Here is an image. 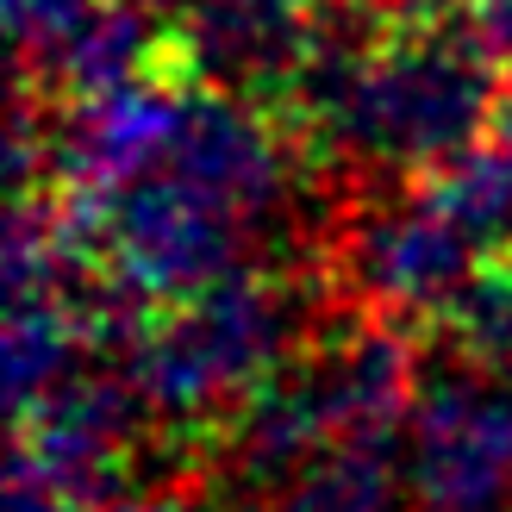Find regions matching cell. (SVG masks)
Wrapping results in <instances>:
<instances>
[{
	"label": "cell",
	"mask_w": 512,
	"mask_h": 512,
	"mask_svg": "<svg viewBox=\"0 0 512 512\" xmlns=\"http://www.w3.org/2000/svg\"><path fill=\"white\" fill-rule=\"evenodd\" d=\"M319 325L325 319L306 313L294 275L244 269L194 300L132 313L107 356L138 388L150 419L207 438L213 450V438L313 344Z\"/></svg>",
	"instance_id": "6da1fadb"
},
{
	"label": "cell",
	"mask_w": 512,
	"mask_h": 512,
	"mask_svg": "<svg viewBox=\"0 0 512 512\" xmlns=\"http://www.w3.org/2000/svg\"><path fill=\"white\" fill-rule=\"evenodd\" d=\"M494 256L456 219L431 182L363 188L331 225L325 269L338 275L344 300L388 325H438L456 294Z\"/></svg>",
	"instance_id": "7a4b0ae2"
},
{
	"label": "cell",
	"mask_w": 512,
	"mask_h": 512,
	"mask_svg": "<svg viewBox=\"0 0 512 512\" xmlns=\"http://www.w3.org/2000/svg\"><path fill=\"white\" fill-rule=\"evenodd\" d=\"M406 494L425 512H494L512 494V381L425 363L400 438Z\"/></svg>",
	"instance_id": "3957f363"
},
{
	"label": "cell",
	"mask_w": 512,
	"mask_h": 512,
	"mask_svg": "<svg viewBox=\"0 0 512 512\" xmlns=\"http://www.w3.org/2000/svg\"><path fill=\"white\" fill-rule=\"evenodd\" d=\"M319 0H188L169 19L175 75L200 94L281 113L313 63Z\"/></svg>",
	"instance_id": "277c9868"
},
{
	"label": "cell",
	"mask_w": 512,
	"mask_h": 512,
	"mask_svg": "<svg viewBox=\"0 0 512 512\" xmlns=\"http://www.w3.org/2000/svg\"><path fill=\"white\" fill-rule=\"evenodd\" d=\"M431 344L450 350V363L481 369L494 381H512V250L481 269L456 306L431 325Z\"/></svg>",
	"instance_id": "5b68a950"
},
{
	"label": "cell",
	"mask_w": 512,
	"mask_h": 512,
	"mask_svg": "<svg viewBox=\"0 0 512 512\" xmlns=\"http://www.w3.org/2000/svg\"><path fill=\"white\" fill-rule=\"evenodd\" d=\"M107 0H7V32L19 50V75L38 69L50 50H63Z\"/></svg>",
	"instance_id": "8992f818"
},
{
	"label": "cell",
	"mask_w": 512,
	"mask_h": 512,
	"mask_svg": "<svg viewBox=\"0 0 512 512\" xmlns=\"http://www.w3.org/2000/svg\"><path fill=\"white\" fill-rule=\"evenodd\" d=\"M456 19H463L469 44L500 69V82H512V0H469Z\"/></svg>",
	"instance_id": "52a82bcc"
},
{
	"label": "cell",
	"mask_w": 512,
	"mask_h": 512,
	"mask_svg": "<svg viewBox=\"0 0 512 512\" xmlns=\"http://www.w3.org/2000/svg\"><path fill=\"white\" fill-rule=\"evenodd\" d=\"M94 512H200V500L182 488H125L113 500H100Z\"/></svg>",
	"instance_id": "ba28073f"
},
{
	"label": "cell",
	"mask_w": 512,
	"mask_h": 512,
	"mask_svg": "<svg viewBox=\"0 0 512 512\" xmlns=\"http://www.w3.org/2000/svg\"><path fill=\"white\" fill-rule=\"evenodd\" d=\"M506 157H512V82H506V94H500V113H494V132H488Z\"/></svg>",
	"instance_id": "9c48e42d"
},
{
	"label": "cell",
	"mask_w": 512,
	"mask_h": 512,
	"mask_svg": "<svg viewBox=\"0 0 512 512\" xmlns=\"http://www.w3.org/2000/svg\"><path fill=\"white\" fill-rule=\"evenodd\" d=\"M144 7H150V13H163V19H175V13L188 7V0H144Z\"/></svg>",
	"instance_id": "30bf717a"
},
{
	"label": "cell",
	"mask_w": 512,
	"mask_h": 512,
	"mask_svg": "<svg viewBox=\"0 0 512 512\" xmlns=\"http://www.w3.org/2000/svg\"><path fill=\"white\" fill-rule=\"evenodd\" d=\"M456 7H469V0H456Z\"/></svg>",
	"instance_id": "8fae6325"
},
{
	"label": "cell",
	"mask_w": 512,
	"mask_h": 512,
	"mask_svg": "<svg viewBox=\"0 0 512 512\" xmlns=\"http://www.w3.org/2000/svg\"><path fill=\"white\" fill-rule=\"evenodd\" d=\"M494 512H506V506H494Z\"/></svg>",
	"instance_id": "7c38bea8"
}]
</instances>
